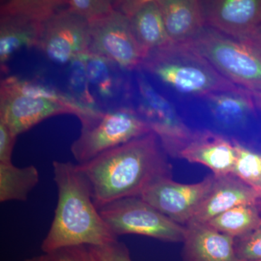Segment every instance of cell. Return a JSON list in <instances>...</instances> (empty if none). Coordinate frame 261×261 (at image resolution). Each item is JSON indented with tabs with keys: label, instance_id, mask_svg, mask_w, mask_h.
<instances>
[{
	"label": "cell",
	"instance_id": "1",
	"mask_svg": "<svg viewBox=\"0 0 261 261\" xmlns=\"http://www.w3.org/2000/svg\"><path fill=\"white\" fill-rule=\"evenodd\" d=\"M98 209L114 201L140 197L154 181L171 176L170 166L154 132L79 164Z\"/></svg>",
	"mask_w": 261,
	"mask_h": 261
},
{
	"label": "cell",
	"instance_id": "2",
	"mask_svg": "<svg viewBox=\"0 0 261 261\" xmlns=\"http://www.w3.org/2000/svg\"><path fill=\"white\" fill-rule=\"evenodd\" d=\"M53 166L58 200L54 219L43 240V252L104 246L118 241L96 207L89 182L79 165L54 161Z\"/></svg>",
	"mask_w": 261,
	"mask_h": 261
},
{
	"label": "cell",
	"instance_id": "3",
	"mask_svg": "<svg viewBox=\"0 0 261 261\" xmlns=\"http://www.w3.org/2000/svg\"><path fill=\"white\" fill-rule=\"evenodd\" d=\"M141 68L176 92L188 95L206 97L241 88L226 80L186 43L171 42L151 51L144 59Z\"/></svg>",
	"mask_w": 261,
	"mask_h": 261
},
{
	"label": "cell",
	"instance_id": "4",
	"mask_svg": "<svg viewBox=\"0 0 261 261\" xmlns=\"http://www.w3.org/2000/svg\"><path fill=\"white\" fill-rule=\"evenodd\" d=\"M186 44L231 83L261 93V53L248 43L205 28Z\"/></svg>",
	"mask_w": 261,
	"mask_h": 261
},
{
	"label": "cell",
	"instance_id": "5",
	"mask_svg": "<svg viewBox=\"0 0 261 261\" xmlns=\"http://www.w3.org/2000/svg\"><path fill=\"white\" fill-rule=\"evenodd\" d=\"M80 137L72 143V154L80 164L152 132L148 123L128 108L110 112L96 111L80 120Z\"/></svg>",
	"mask_w": 261,
	"mask_h": 261
},
{
	"label": "cell",
	"instance_id": "6",
	"mask_svg": "<svg viewBox=\"0 0 261 261\" xmlns=\"http://www.w3.org/2000/svg\"><path fill=\"white\" fill-rule=\"evenodd\" d=\"M61 0H9L0 4V64L21 48L37 47L46 24L65 8Z\"/></svg>",
	"mask_w": 261,
	"mask_h": 261
},
{
	"label": "cell",
	"instance_id": "7",
	"mask_svg": "<svg viewBox=\"0 0 261 261\" xmlns=\"http://www.w3.org/2000/svg\"><path fill=\"white\" fill-rule=\"evenodd\" d=\"M99 211L116 238L132 233L170 243L185 240V226L168 219L141 197L114 201Z\"/></svg>",
	"mask_w": 261,
	"mask_h": 261
},
{
	"label": "cell",
	"instance_id": "8",
	"mask_svg": "<svg viewBox=\"0 0 261 261\" xmlns=\"http://www.w3.org/2000/svg\"><path fill=\"white\" fill-rule=\"evenodd\" d=\"M89 53L102 57L123 69L132 70L142 66L143 53L136 39L128 18L116 9L89 23Z\"/></svg>",
	"mask_w": 261,
	"mask_h": 261
},
{
	"label": "cell",
	"instance_id": "9",
	"mask_svg": "<svg viewBox=\"0 0 261 261\" xmlns=\"http://www.w3.org/2000/svg\"><path fill=\"white\" fill-rule=\"evenodd\" d=\"M214 181V175L192 185L178 183L171 176H165L152 182L140 197L168 219L186 226L208 195Z\"/></svg>",
	"mask_w": 261,
	"mask_h": 261
},
{
	"label": "cell",
	"instance_id": "10",
	"mask_svg": "<svg viewBox=\"0 0 261 261\" xmlns=\"http://www.w3.org/2000/svg\"><path fill=\"white\" fill-rule=\"evenodd\" d=\"M95 111L84 105L69 106L58 101L28 97L4 89L0 91V122L5 123L16 137L50 117L73 114L80 120Z\"/></svg>",
	"mask_w": 261,
	"mask_h": 261
},
{
	"label": "cell",
	"instance_id": "11",
	"mask_svg": "<svg viewBox=\"0 0 261 261\" xmlns=\"http://www.w3.org/2000/svg\"><path fill=\"white\" fill-rule=\"evenodd\" d=\"M89 23L65 7L48 20L37 48L53 63L66 64L89 53Z\"/></svg>",
	"mask_w": 261,
	"mask_h": 261
},
{
	"label": "cell",
	"instance_id": "12",
	"mask_svg": "<svg viewBox=\"0 0 261 261\" xmlns=\"http://www.w3.org/2000/svg\"><path fill=\"white\" fill-rule=\"evenodd\" d=\"M140 96V110L165 150L178 157L193 132L185 124L176 109L166 98L151 86L143 75L137 78Z\"/></svg>",
	"mask_w": 261,
	"mask_h": 261
},
{
	"label": "cell",
	"instance_id": "13",
	"mask_svg": "<svg viewBox=\"0 0 261 261\" xmlns=\"http://www.w3.org/2000/svg\"><path fill=\"white\" fill-rule=\"evenodd\" d=\"M202 2L206 25L228 37L246 42L261 24V0Z\"/></svg>",
	"mask_w": 261,
	"mask_h": 261
},
{
	"label": "cell",
	"instance_id": "14",
	"mask_svg": "<svg viewBox=\"0 0 261 261\" xmlns=\"http://www.w3.org/2000/svg\"><path fill=\"white\" fill-rule=\"evenodd\" d=\"M114 7L129 20L144 59L151 51L171 43L158 0L115 1Z\"/></svg>",
	"mask_w": 261,
	"mask_h": 261
},
{
	"label": "cell",
	"instance_id": "15",
	"mask_svg": "<svg viewBox=\"0 0 261 261\" xmlns=\"http://www.w3.org/2000/svg\"><path fill=\"white\" fill-rule=\"evenodd\" d=\"M237 157L236 142L210 130L194 132L178 158L210 168L214 176L231 174Z\"/></svg>",
	"mask_w": 261,
	"mask_h": 261
},
{
	"label": "cell",
	"instance_id": "16",
	"mask_svg": "<svg viewBox=\"0 0 261 261\" xmlns=\"http://www.w3.org/2000/svg\"><path fill=\"white\" fill-rule=\"evenodd\" d=\"M260 200V196L255 189L233 175L214 176V184L208 195L191 221L205 224L233 207L258 204Z\"/></svg>",
	"mask_w": 261,
	"mask_h": 261
},
{
	"label": "cell",
	"instance_id": "17",
	"mask_svg": "<svg viewBox=\"0 0 261 261\" xmlns=\"http://www.w3.org/2000/svg\"><path fill=\"white\" fill-rule=\"evenodd\" d=\"M185 226L186 261H239L234 238L203 223L190 221Z\"/></svg>",
	"mask_w": 261,
	"mask_h": 261
},
{
	"label": "cell",
	"instance_id": "18",
	"mask_svg": "<svg viewBox=\"0 0 261 261\" xmlns=\"http://www.w3.org/2000/svg\"><path fill=\"white\" fill-rule=\"evenodd\" d=\"M163 23L171 42L187 43L205 29L203 2L158 0Z\"/></svg>",
	"mask_w": 261,
	"mask_h": 261
},
{
	"label": "cell",
	"instance_id": "19",
	"mask_svg": "<svg viewBox=\"0 0 261 261\" xmlns=\"http://www.w3.org/2000/svg\"><path fill=\"white\" fill-rule=\"evenodd\" d=\"M205 98L215 118L228 126L243 123L256 106L251 92L243 88L218 92Z\"/></svg>",
	"mask_w": 261,
	"mask_h": 261
},
{
	"label": "cell",
	"instance_id": "20",
	"mask_svg": "<svg viewBox=\"0 0 261 261\" xmlns=\"http://www.w3.org/2000/svg\"><path fill=\"white\" fill-rule=\"evenodd\" d=\"M39 181L34 166L19 168L13 163H0V202H25Z\"/></svg>",
	"mask_w": 261,
	"mask_h": 261
},
{
	"label": "cell",
	"instance_id": "21",
	"mask_svg": "<svg viewBox=\"0 0 261 261\" xmlns=\"http://www.w3.org/2000/svg\"><path fill=\"white\" fill-rule=\"evenodd\" d=\"M258 207L259 203L238 206L216 216L205 224L231 238H241L261 224Z\"/></svg>",
	"mask_w": 261,
	"mask_h": 261
},
{
	"label": "cell",
	"instance_id": "22",
	"mask_svg": "<svg viewBox=\"0 0 261 261\" xmlns=\"http://www.w3.org/2000/svg\"><path fill=\"white\" fill-rule=\"evenodd\" d=\"M85 63L89 84L103 98H113L119 87L112 63L102 57L86 53L80 56Z\"/></svg>",
	"mask_w": 261,
	"mask_h": 261
},
{
	"label": "cell",
	"instance_id": "23",
	"mask_svg": "<svg viewBox=\"0 0 261 261\" xmlns=\"http://www.w3.org/2000/svg\"><path fill=\"white\" fill-rule=\"evenodd\" d=\"M1 89L23 94L28 97L44 98L51 100L69 105V106H80L81 103L73 98L61 93L58 91L38 82L32 81L20 80L15 76L8 77L1 81Z\"/></svg>",
	"mask_w": 261,
	"mask_h": 261
},
{
	"label": "cell",
	"instance_id": "24",
	"mask_svg": "<svg viewBox=\"0 0 261 261\" xmlns=\"http://www.w3.org/2000/svg\"><path fill=\"white\" fill-rule=\"evenodd\" d=\"M236 150L237 157L231 174L257 191L261 186V154L238 142Z\"/></svg>",
	"mask_w": 261,
	"mask_h": 261
},
{
	"label": "cell",
	"instance_id": "25",
	"mask_svg": "<svg viewBox=\"0 0 261 261\" xmlns=\"http://www.w3.org/2000/svg\"><path fill=\"white\" fill-rule=\"evenodd\" d=\"M68 78V87L73 95L78 98V102L92 108L95 104V99L90 92V84L82 57H78L70 62Z\"/></svg>",
	"mask_w": 261,
	"mask_h": 261
},
{
	"label": "cell",
	"instance_id": "26",
	"mask_svg": "<svg viewBox=\"0 0 261 261\" xmlns=\"http://www.w3.org/2000/svg\"><path fill=\"white\" fill-rule=\"evenodd\" d=\"M66 8L89 23L106 16L115 10L114 2L107 0H68Z\"/></svg>",
	"mask_w": 261,
	"mask_h": 261
},
{
	"label": "cell",
	"instance_id": "27",
	"mask_svg": "<svg viewBox=\"0 0 261 261\" xmlns=\"http://www.w3.org/2000/svg\"><path fill=\"white\" fill-rule=\"evenodd\" d=\"M234 246L239 261H261V224L248 234L235 239Z\"/></svg>",
	"mask_w": 261,
	"mask_h": 261
},
{
	"label": "cell",
	"instance_id": "28",
	"mask_svg": "<svg viewBox=\"0 0 261 261\" xmlns=\"http://www.w3.org/2000/svg\"><path fill=\"white\" fill-rule=\"evenodd\" d=\"M93 261H132L126 247L115 242L104 246H88Z\"/></svg>",
	"mask_w": 261,
	"mask_h": 261
},
{
	"label": "cell",
	"instance_id": "29",
	"mask_svg": "<svg viewBox=\"0 0 261 261\" xmlns=\"http://www.w3.org/2000/svg\"><path fill=\"white\" fill-rule=\"evenodd\" d=\"M47 255L49 261H93L88 246L65 247Z\"/></svg>",
	"mask_w": 261,
	"mask_h": 261
},
{
	"label": "cell",
	"instance_id": "30",
	"mask_svg": "<svg viewBox=\"0 0 261 261\" xmlns=\"http://www.w3.org/2000/svg\"><path fill=\"white\" fill-rule=\"evenodd\" d=\"M16 138L8 126L0 122V163L12 162V154Z\"/></svg>",
	"mask_w": 261,
	"mask_h": 261
},
{
	"label": "cell",
	"instance_id": "31",
	"mask_svg": "<svg viewBox=\"0 0 261 261\" xmlns=\"http://www.w3.org/2000/svg\"><path fill=\"white\" fill-rule=\"evenodd\" d=\"M245 42L250 44L261 53V24Z\"/></svg>",
	"mask_w": 261,
	"mask_h": 261
},
{
	"label": "cell",
	"instance_id": "32",
	"mask_svg": "<svg viewBox=\"0 0 261 261\" xmlns=\"http://www.w3.org/2000/svg\"><path fill=\"white\" fill-rule=\"evenodd\" d=\"M24 261H49V257L47 254L40 255V256L32 257V258L27 259Z\"/></svg>",
	"mask_w": 261,
	"mask_h": 261
},
{
	"label": "cell",
	"instance_id": "33",
	"mask_svg": "<svg viewBox=\"0 0 261 261\" xmlns=\"http://www.w3.org/2000/svg\"><path fill=\"white\" fill-rule=\"evenodd\" d=\"M252 96H253L254 101H255V106H256L257 107L260 108L261 109V93L254 94H252Z\"/></svg>",
	"mask_w": 261,
	"mask_h": 261
},
{
	"label": "cell",
	"instance_id": "34",
	"mask_svg": "<svg viewBox=\"0 0 261 261\" xmlns=\"http://www.w3.org/2000/svg\"><path fill=\"white\" fill-rule=\"evenodd\" d=\"M257 193H258L259 196H260V198L261 200V186L260 187V188L257 190Z\"/></svg>",
	"mask_w": 261,
	"mask_h": 261
}]
</instances>
